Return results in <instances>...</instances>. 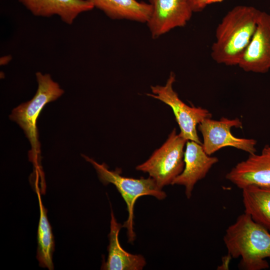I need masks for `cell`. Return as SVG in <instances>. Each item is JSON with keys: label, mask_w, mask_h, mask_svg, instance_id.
I'll list each match as a JSON object with an SVG mask.
<instances>
[{"label": "cell", "mask_w": 270, "mask_h": 270, "mask_svg": "<svg viewBox=\"0 0 270 270\" xmlns=\"http://www.w3.org/2000/svg\"><path fill=\"white\" fill-rule=\"evenodd\" d=\"M262 11L238 5L230 10L218 25L211 47L212 58L218 64L238 66L256 30Z\"/></svg>", "instance_id": "1"}, {"label": "cell", "mask_w": 270, "mask_h": 270, "mask_svg": "<svg viewBox=\"0 0 270 270\" xmlns=\"http://www.w3.org/2000/svg\"><path fill=\"white\" fill-rule=\"evenodd\" d=\"M270 231L244 212L226 230L223 240L232 258H240L238 268L244 270L268 268Z\"/></svg>", "instance_id": "2"}, {"label": "cell", "mask_w": 270, "mask_h": 270, "mask_svg": "<svg viewBox=\"0 0 270 270\" xmlns=\"http://www.w3.org/2000/svg\"><path fill=\"white\" fill-rule=\"evenodd\" d=\"M36 75L38 89L34 96L30 100L14 108L10 118L24 130L31 145L30 160L34 164L35 168H38L40 144L36 127L37 120L44 107L62 96L64 90L52 79L50 74L38 72Z\"/></svg>", "instance_id": "3"}, {"label": "cell", "mask_w": 270, "mask_h": 270, "mask_svg": "<svg viewBox=\"0 0 270 270\" xmlns=\"http://www.w3.org/2000/svg\"><path fill=\"white\" fill-rule=\"evenodd\" d=\"M82 156L94 166L102 184H113L124 198L126 204L128 218L122 227L127 230L128 242H132L136 238L134 230V208L137 199L142 196L148 195L162 200L166 197V194L158 187L150 176L146 178L124 177L120 175V168L110 170L105 164H100L88 156L82 155Z\"/></svg>", "instance_id": "4"}, {"label": "cell", "mask_w": 270, "mask_h": 270, "mask_svg": "<svg viewBox=\"0 0 270 270\" xmlns=\"http://www.w3.org/2000/svg\"><path fill=\"white\" fill-rule=\"evenodd\" d=\"M187 141L174 128L164 144L136 170L148 173L160 189L172 184L184 170V148Z\"/></svg>", "instance_id": "5"}, {"label": "cell", "mask_w": 270, "mask_h": 270, "mask_svg": "<svg viewBox=\"0 0 270 270\" xmlns=\"http://www.w3.org/2000/svg\"><path fill=\"white\" fill-rule=\"evenodd\" d=\"M175 81L176 75L171 72L164 86H152V94H147V96L160 100L172 108L180 128V136L186 140L202 144L196 128L205 118H211L212 114L206 108L190 106L184 102L173 88Z\"/></svg>", "instance_id": "6"}, {"label": "cell", "mask_w": 270, "mask_h": 270, "mask_svg": "<svg viewBox=\"0 0 270 270\" xmlns=\"http://www.w3.org/2000/svg\"><path fill=\"white\" fill-rule=\"evenodd\" d=\"M232 128H242V122L238 118L229 119L222 117L218 120L206 118L198 125V129L203 138L202 146L208 155L211 156L226 146L234 147L249 154L256 152V140L234 136L231 132Z\"/></svg>", "instance_id": "7"}, {"label": "cell", "mask_w": 270, "mask_h": 270, "mask_svg": "<svg viewBox=\"0 0 270 270\" xmlns=\"http://www.w3.org/2000/svg\"><path fill=\"white\" fill-rule=\"evenodd\" d=\"M152 10L146 22L156 39L174 28L185 26L194 12L190 0H148Z\"/></svg>", "instance_id": "8"}, {"label": "cell", "mask_w": 270, "mask_h": 270, "mask_svg": "<svg viewBox=\"0 0 270 270\" xmlns=\"http://www.w3.org/2000/svg\"><path fill=\"white\" fill-rule=\"evenodd\" d=\"M238 66L246 72L264 74L270 69V15L262 12L254 33Z\"/></svg>", "instance_id": "9"}, {"label": "cell", "mask_w": 270, "mask_h": 270, "mask_svg": "<svg viewBox=\"0 0 270 270\" xmlns=\"http://www.w3.org/2000/svg\"><path fill=\"white\" fill-rule=\"evenodd\" d=\"M226 178L241 190L251 185H270V146H264L260 154H250L238 163Z\"/></svg>", "instance_id": "10"}, {"label": "cell", "mask_w": 270, "mask_h": 270, "mask_svg": "<svg viewBox=\"0 0 270 270\" xmlns=\"http://www.w3.org/2000/svg\"><path fill=\"white\" fill-rule=\"evenodd\" d=\"M184 167L182 172L173 181L172 185L183 186L187 198L192 196L196 184L204 178L212 166L218 162V158L208 155L202 146L188 140L184 158Z\"/></svg>", "instance_id": "11"}, {"label": "cell", "mask_w": 270, "mask_h": 270, "mask_svg": "<svg viewBox=\"0 0 270 270\" xmlns=\"http://www.w3.org/2000/svg\"><path fill=\"white\" fill-rule=\"evenodd\" d=\"M36 16H58L68 24H72L81 13L92 10L94 6L87 0H18Z\"/></svg>", "instance_id": "12"}, {"label": "cell", "mask_w": 270, "mask_h": 270, "mask_svg": "<svg viewBox=\"0 0 270 270\" xmlns=\"http://www.w3.org/2000/svg\"><path fill=\"white\" fill-rule=\"evenodd\" d=\"M110 232L108 234V256L102 269L106 270H141L146 264L144 257L133 254L124 250L118 240L122 225L118 223L111 210Z\"/></svg>", "instance_id": "13"}, {"label": "cell", "mask_w": 270, "mask_h": 270, "mask_svg": "<svg viewBox=\"0 0 270 270\" xmlns=\"http://www.w3.org/2000/svg\"><path fill=\"white\" fill-rule=\"evenodd\" d=\"M112 20L146 23L152 10L149 3L137 0H87Z\"/></svg>", "instance_id": "14"}, {"label": "cell", "mask_w": 270, "mask_h": 270, "mask_svg": "<svg viewBox=\"0 0 270 270\" xmlns=\"http://www.w3.org/2000/svg\"><path fill=\"white\" fill-rule=\"evenodd\" d=\"M242 190L244 212L270 232V185H251Z\"/></svg>", "instance_id": "15"}, {"label": "cell", "mask_w": 270, "mask_h": 270, "mask_svg": "<svg viewBox=\"0 0 270 270\" xmlns=\"http://www.w3.org/2000/svg\"><path fill=\"white\" fill-rule=\"evenodd\" d=\"M39 175L36 174L35 189L40 206V220L38 230L37 258L40 266L48 270L54 269L52 255L54 251V240L50 226L48 222L46 210L44 206L38 186Z\"/></svg>", "instance_id": "16"}, {"label": "cell", "mask_w": 270, "mask_h": 270, "mask_svg": "<svg viewBox=\"0 0 270 270\" xmlns=\"http://www.w3.org/2000/svg\"><path fill=\"white\" fill-rule=\"evenodd\" d=\"M224 0H200L198 4V12L204 9L208 5L220 2Z\"/></svg>", "instance_id": "17"}, {"label": "cell", "mask_w": 270, "mask_h": 270, "mask_svg": "<svg viewBox=\"0 0 270 270\" xmlns=\"http://www.w3.org/2000/svg\"><path fill=\"white\" fill-rule=\"evenodd\" d=\"M12 58L11 56H5L0 58V65H5L8 64L12 60Z\"/></svg>", "instance_id": "18"}, {"label": "cell", "mask_w": 270, "mask_h": 270, "mask_svg": "<svg viewBox=\"0 0 270 270\" xmlns=\"http://www.w3.org/2000/svg\"><path fill=\"white\" fill-rule=\"evenodd\" d=\"M200 0H190L194 12H198V4Z\"/></svg>", "instance_id": "19"}]
</instances>
